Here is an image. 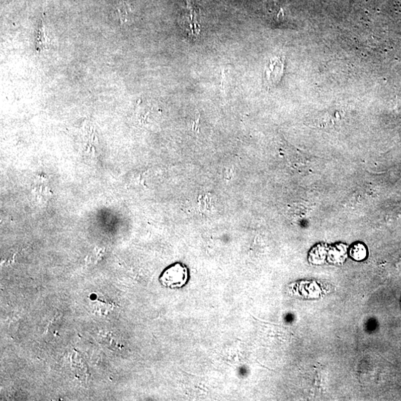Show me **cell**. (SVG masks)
Listing matches in <instances>:
<instances>
[{
	"label": "cell",
	"mask_w": 401,
	"mask_h": 401,
	"mask_svg": "<svg viewBox=\"0 0 401 401\" xmlns=\"http://www.w3.org/2000/svg\"><path fill=\"white\" fill-rule=\"evenodd\" d=\"M349 255L355 261H363L367 257V248L363 243H356L350 248Z\"/></svg>",
	"instance_id": "2"
},
{
	"label": "cell",
	"mask_w": 401,
	"mask_h": 401,
	"mask_svg": "<svg viewBox=\"0 0 401 401\" xmlns=\"http://www.w3.org/2000/svg\"><path fill=\"white\" fill-rule=\"evenodd\" d=\"M118 15L119 16L120 20L122 23H127L130 20L131 16H132V10L128 5L121 4V6L118 8Z\"/></svg>",
	"instance_id": "3"
},
{
	"label": "cell",
	"mask_w": 401,
	"mask_h": 401,
	"mask_svg": "<svg viewBox=\"0 0 401 401\" xmlns=\"http://www.w3.org/2000/svg\"><path fill=\"white\" fill-rule=\"evenodd\" d=\"M282 72H283V62L280 61L279 59L275 61L271 62L269 67L265 71V77L268 84L270 85L277 84V81L282 77Z\"/></svg>",
	"instance_id": "1"
}]
</instances>
